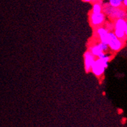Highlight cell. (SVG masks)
Listing matches in <instances>:
<instances>
[{"mask_svg": "<svg viewBox=\"0 0 127 127\" xmlns=\"http://www.w3.org/2000/svg\"><path fill=\"white\" fill-rule=\"evenodd\" d=\"M102 12L105 15H107L110 18L127 19V12L121 7H114L110 4H106L102 7Z\"/></svg>", "mask_w": 127, "mask_h": 127, "instance_id": "cell-1", "label": "cell"}, {"mask_svg": "<svg viewBox=\"0 0 127 127\" xmlns=\"http://www.w3.org/2000/svg\"><path fill=\"white\" fill-rule=\"evenodd\" d=\"M108 62L99 58H96L91 67V71L96 77H100L105 71L106 68H107Z\"/></svg>", "mask_w": 127, "mask_h": 127, "instance_id": "cell-2", "label": "cell"}, {"mask_svg": "<svg viewBox=\"0 0 127 127\" xmlns=\"http://www.w3.org/2000/svg\"><path fill=\"white\" fill-rule=\"evenodd\" d=\"M125 45V42L115 36L114 32H109L108 45L111 51L114 52L119 51L121 49L123 48Z\"/></svg>", "mask_w": 127, "mask_h": 127, "instance_id": "cell-3", "label": "cell"}, {"mask_svg": "<svg viewBox=\"0 0 127 127\" xmlns=\"http://www.w3.org/2000/svg\"><path fill=\"white\" fill-rule=\"evenodd\" d=\"M108 49H110L107 44L99 42L91 45L90 47H89L88 50L96 58H100L104 54H105L108 51Z\"/></svg>", "mask_w": 127, "mask_h": 127, "instance_id": "cell-4", "label": "cell"}, {"mask_svg": "<svg viewBox=\"0 0 127 127\" xmlns=\"http://www.w3.org/2000/svg\"><path fill=\"white\" fill-rule=\"evenodd\" d=\"M89 19H90V24L91 26L95 28L103 25V24L105 23L106 16L103 12H99V13L90 12Z\"/></svg>", "mask_w": 127, "mask_h": 127, "instance_id": "cell-5", "label": "cell"}, {"mask_svg": "<svg viewBox=\"0 0 127 127\" xmlns=\"http://www.w3.org/2000/svg\"><path fill=\"white\" fill-rule=\"evenodd\" d=\"M108 31L102 26L95 27L94 30L95 37L98 38L99 42L107 44V45L108 42Z\"/></svg>", "mask_w": 127, "mask_h": 127, "instance_id": "cell-6", "label": "cell"}, {"mask_svg": "<svg viewBox=\"0 0 127 127\" xmlns=\"http://www.w3.org/2000/svg\"><path fill=\"white\" fill-rule=\"evenodd\" d=\"M96 57L93 55L89 50L86 51L84 54V69L86 73L91 71V67L95 61Z\"/></svg>", "mask_w": 127, "mask_h": 127, "instance_id": "cell-7", "label": "cell"}, {"mask_svg": "<svg viewBox=\"0 0 127 127\" xmlns=\"http://www.w3.org/2000/svg\"><path fill=\"white\" fill-rule=\"evenodd\" d=\"M114 29H118L123 31L126 34H127V22L126 19H116L114 22Z\"/></svg>", "mask_w": 127, "mask_h": 127, "instance_id": "cell-8", "label": "cell"}, {"mask_svg": "<svg viewBox=\"0 0 127 127\" xmlns=\"http://www.w3.org/2000/svg\"><path fill=\"white\" fill-rule=\"evenodd\" d=\"M114 33L117 38H118L120 39V40H123L124 42H126V40H127V34H126L123 31L118 29H114Z\"/></svg>", "mask_w": 127, "mask_h": 127, "instance_id": "cell-9", "label": "cell"}, {"mask_svg": "<svg viewBox=\"0 0 127 127\" xmlns=\"http://www.w3.org/2000/svg\"><path fill=\"white\" fill-rule=\"evenodd\" d=\"M91 12H94V13H99V12H102V5L100 3H94Z\"/></svg>", "mask_w": 127, "mask_h": 127, "instance_id": "cell-10", "label": "cell"}, {"mask_svg": "<svg viewBox=\"0 0 127 127\" xmlns=\"http://www.w3.org/2000/svg\"><path fill=\"white\" fill-rule=\"evenodd\" d=\"M109 4L114 7H122L123 0H108Z\"/></svg>", "mask_w": 127, "mask_h": 127, "instance_id": "cell-11", "label": "cell"}, {"mask_svg": "<svg viewBox=\"0 0 127 127\" xmlns=\"http://www.w3.org/2000/svg\"><path fill=\"white\" fill-rule=\"evenodd\" d=\"M105 28L109 32L112 31H114V24H107L106 25Z\"/></svg>", "mask_w": 127, "mask_h": 127, "instance_id": "cell-12", "label": "cell"}, {"mask_svg": "<svg viewBox=\"0 0 127 127\" xmlns=\"http://www.w3.org/2000/svg\"><path fill=\"white\" fill-rule=\"evenodd\" d=\"M123 5L124 7H127V0H123Z\"/></svg>", "mask_w": 127, "mask_h": 127, "instance_id": "cell-13", "label": "cell"}, {"mask_svg": "<svg viewBox=\"0 0 127 127\" xmlns=\"http://www.w3.org/2000/svg\"><path fill=\"white\" fill-rule=\"evenodd\" d=\"M82 1L84 2H88V3H90V2L92 1V0H82Z\"/></svg>", "mask_w": 127, "mask_h": 127, "instance_id": "cell-14", "label": "cell"}]
</instances>
